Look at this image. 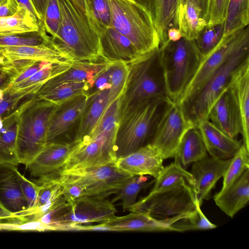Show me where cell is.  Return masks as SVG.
Returning a JSON list of instances; mask_svg holds the SVG:
<instances>
[{
    "mask_svg": "<svg viewBox=\"0 0 249 249\" xmlns=\"http://www.w3.org/2000/svg\"><path fill=\"white\" fill-rule=\"evenodd\" d=\"M3 122L2 117L0 115V129L3 127Z\"/></svg>",
    "mask_w": 249,
    "mask_h": 249,
    "instance_id": "61",
    "label": "cell"
},
{
    "mask_svg": "<svg viewBox=\"0 0 249 249\" xmlns=\"http://www.w3.org/2000/svg\"><path fill=\"white\" fill-rule=\"evenodd\" d=\"M36 181L39 186L37 205L27 218L28 221L37 220L57 204L68 200L56 173L39 178Z\"/></svg>",
    "mask_w": 249,
    "mask_h": 249,
    "instance_id": "26",
    "label": "cell"
},
{
    "mask_svg": "<svg viewBox=\"0 0 249 249\" xmlns=\"http://www.w3.org/2000/svg\"><path fill=\"white\" fill-rule=\"evenodd\" d=\"M249 58V27L240 43L223 64L201 88L180 104L187 119L195 126L201 120H208L211 108L228 88L234 71Z\"/></svg>",
    "mask_w": 249,
    "mask_h": 249,
    "instance_id": "4",
    "label": "cell"
},
{
    "mask_svg": "<svg viewBox=\"0 0 249 249\" xmlns=\"http://www.w3.org/2000/svg\"><path fill=\"white\" fill-rule=\"evenodd\" d=\"M50 63L53 62L39 60L36 61L33 65L16 77L10 86L16 85L30 77Z\"/></svg>",
    "mask_w": 249,
    "mask_h": 249,
    "instance_id": "51",
    "label": "cell"
},
{
    "mask_svg": "<svg viewBox=\"0 0 249 249\" xmlns=\"http://www.w3.org/2000/svg\"><path fill=\"white\" fill-rule=\"evenodd\" d=\"M42 27L37 19L22 7L12 16L0 18V35L38 32Z\"/></svg>",
    "mask_w": 249,
    "mask_h": 249,
    "instance_id": "36",
    "label": "cell"
},
{
    "mask_svg": "<svg viewBox=\"0 0 249 249\" xmlns=\"http://www.w3.org/2000/svg\"><path fill=\"white\" fill-rule=\"evenodd\" d=\"M168 98L161 64L160 47L129 64L122 110L143 102Z\"/></svg>",
    "mask_w": 249,
    "mask_h": 249,
    "instance_id": "7",
    "label": "cell"
},
{
    "mask_svg": "<svg viewBox=\"0 0 249 249\" xmlns=\"http://www.w3.org/2000/svg\"><path fill=\"white\" fill-rule=\"evenodd\" d=\"M108 65L107 67L100 71L95 76L93 86L91 88V91L93 92L90 94L107 88H110V74Z\"/></svg>",
    "mask_w": 249,
    "mask_h": 249,
    "instance_id": "49",
    "label": "cell"
},
{
    "mask_svg": "<svg viewBox=\"0 0 249 249\" xmlns=\"http://www.w3.org/2000/svg\"><path fill=\"white\" fill-rule=\"evenodd\" d=\"M190 216L182 214L166 219H158L145 213L130 212L125 215H115L102 224L108 231H175L172 225Z\"/></svg>",
    "mask_w": 249,
    "mask_h": 249,
    "instance_id": "14",
    "label": "cell"
},
{
    "mask_svg": "<svg viewBox=\"0 0 249 249\" xmlns=\"http://www.w3.org/2000/svg\"><path fill=\"white\" fill-rule=\"evenodd\" d=\"M195 126L211 157L222 160L231 159L242 145L240 141L226 134L209 120H201Z\"/></svg>",
    "mask_w": 249,
    "mask_h": 249,
    "instance_id": "20",
    "label": "cell"
},
{
    "mask_svg": "<svg viewBox=\"0 0 249 249\" xmlns=\"http://www.w3.org/2000/svg\"><path fill=\"white\" fill-rule=\"evenodd\" d=\"M111 26L126 37L142 54L160 46L159 35L149 13L133 0H108Z\"/></svg>",
    "mask_w": 249,
    "mask_h": 249,
    "instance_id": "6",
    "label": "cell"
},
{
    "mask_svg": "<svg viewBox=\"0 0 249 249\" xmlns=\"http://www.w3.org/2000/svg\"><path fill=\"white\" fill-rule=\"evenodd\" d=\"M51 36L47 35L42 27L38 32L0 35V47L9 46H33L51 44Z\"/></svg>",
    "mask_w": 249,
    "mask_h": 249,
    "instance_id": "40",
    "label": "cell"
},
{
    "mask_svg": "<svg viewBox=\"0 0 249 249\" xmlns=\"http://www.w3.org/2000/svg\"><path fill=\"white\" fill-rule=\"evenodd\" d=\"M170 100L155 99L122 110L115 148L117 158L123 157L150 143L158 123Z\"/></svg>",
    "mask_w": 249,
    "mask_h": 249,
    "instance_id": "2",
    "label": "cell"
},
{
    "mask_svg": "<svg viewBox=\"0 0 249 249\" xmlns=\"http://www.w3.org/2000/svg\"><path fill=\"white\" fill-rule=\"evenodd\" d=\"M248 26L234 34L223 36L217 46L204 56L195 74L182 94L179 104L198 91L223 64L240 43Z\"/></svg>",
    "mask_w": 249,
    "mask_h": 249,
    "instance_id": "13",
    "label": "cell"
},
{
    "mask_svg": "<svg viewBox=\"0 0 249 249\" xmlns=\"http://www.w3.org/2000/svg\"><path fill=\"white\" fill-rule=\"evenodd\" d=\"M214 0H208L209 8V13L212 8V5L213 4Z\"/></svg>",
    "mask_w": 249,
    "mask_h": 249,
    "instance_id": "60",
    "label": "cell"
},
{
    "mask_svg": "<svg viewBox=\"0 0 249 249\" xmlns=\"http://www.w3.org/2000/svg\"><path fill=\"white\" fill-rule=\"evenodd\" d=\"M0 55L10 60L31 59L57 63H72L54 47L53 43L33 46L0 47Z\"/></svg>",
    "mask_w": 249,
    "mask_h": 249,
    "instance_id": "27",
    "label": "cell"
},
{
    "mask_svg": "<svg viewBox=\"0 0 249 249\" xmlns=\"http://www.w3.org/2000/svg\"><path fill=\"white\" fill-rule=\"evenodd\" d=\"M207 156L201 135L196 126L183 135L173 158L174 161L186 169L191 164Z\"/></svg>",
    "mask_w": 249,
    "mask_h": 249,
    "instance_id": "31",
    "label": "cell"
},
{
    "mask_svg": "<svg viewBox=\"0 0 249 249\" xmlns=\"http://www.w3.org/2000/svg\"><path fill=\"white\" fill-rule=\"evenodd\" d=\"M193 126L180 104L170 101L157 124L150 143L163 160L173 158L183 135Z\"/></svg>",
    "mask_w": 249,
    "mask_h": 249,
    "instance_id": "11",
    "label": "cell"
},
{
    "mask_svg": "<svg viewBox=\"0 0 249 249\" xmlns=\"http://www.w3.org/2000/svg\"><path fill=\"white\" fill-rule=\"evenodd\" d=\"M208 120L232 138L242 133V122L238 107L228 88L213 105Z\"/></svg>",
    "mask_w": 249,
    "mask_h": 249,
    "instance_id": "17",
    "label": "cell"
},
{
    "mask_svg": "<svg viewBox=\"0 0 249 249\" xmlns=\"http://www.w3.org/2000/svg\"><path fill=\"white\" fill-rule=\"evenodd\" d=\"M196 2L200 7L203 17L208 22L209 8L208 0H193Z\"/></svg>",
    "mask_w": 249,
    "mask_h": 249,
    "instance_id": "57",
    "label": "cell"
},
{
    "mask_svg": "<svg viewBox=\"0 0 249 249\" xmlns=\"http://www.w3.org/2000/svg\"><path fill=\"white\" fill-rule=\"evenodd\" d=\"M167 35L168 40L174 42L177 41L182 37L179 30L174 27L168 30Z\"/></svg>",
    "mask_w": 249,
    "mask_h": 249,
    "instance_id": "58",
    "label": "cell"
},
{
    "mask_svg": "<svg viewBox=\"0 0 249 249\" xmlns=\"http://www.w3.org/2000/svg\"><path fill=\"white\" fill-rule=\"evenodd\" d=\"M20 224L21 220L17 213L10 210L0 197V223Z\"/></svg>",
    "mask_w": 249,
    "mask_h": 249,
    "instance_id": "52",
    "label": "cell"
},
{
    "mask_svg": "<svg viewBox=\"0 0 249 249\" xmlns=\"http://www.w3.org/2000/svg\"><path fill=\"white\" fill-rule=\"evenodd\" d=\"M61 183L76 188L79 197L116 194L132 176L120 169L115 162L82 169L60 170L56 173Z\"/></svg>",
    "mask_w": 249,
    "mask_h": 249,
    "instance_id": "8",
    "label": "cell"
},
{
    "mask_svg": "<svg viewBox=\"0 0 249 249\" xmlns=\"http://www.w3.org/2000/svg\"><path fill=\"white\" fill-rule=\"evenodd\" d=\"M60 21L54 47L71 62L101 60L100 36L71 0H58Z\"/></svg>",
    "mask_w": 249,
    "mask_h": 249,
    "instance_id": "1",
    "label": "cell"
},
{
    "mask_svg": "<svg viewBox=\"0 0 249 249\" xmlns=\"http://www.w3.org/2000/svg\"><path fill=\"white\" fill-rule=\"evenodd\" d=\"M89 89L90 84L87 82L65 83L47 91L36 93L33 97L36 100L60 106L78 96L88 93Z\"/></svg>",
    "mask_w": 249,
    "mask_h": 249,
    "instance_id": "35",
    "label": "cell"
},
{
    "mask_svg": "<svg viewBox=\"0 0 249 249\" xmlns=\"http://www.w3.org/2000/svg\"><path fill=\"white\" fill-rule=\"evenodd\" d=\"M249 23V0H230L223 36L239 31Z\"/></svg>",
    "mask_w": 249,
    "mask_h": 249,
    "instance_id": "38",
    "label": "cell"
},
{
    "mask_svg": "<svg viewBox=\"0 0 249 249\" xmlns=\"http://www.w3.org/2000/svg\"><path fill=\"white\" fill-rule=\"evenodd\" d=\"M76 142L47 143L42 151L28 166L30 175L41 178L57 173L63 166Z\"/></svg>",
    "mask_w": 249,
    "mask_h": 249,
    "instance_id": "19",
    "label": "cell"
},
{
    "mask_svg": "<svg viewBox=\"0 0 249 249\" xmlns=\"http://www.w3.org/2000/svg\"><path fill=\"white\" fill-rule=\"evenodd\" d=\"M32 97L19 106L17 152L19 164L27 167L47 144L50 120L59 106Z\"/></svg>",
    "mask_w": 249,
    "mask_h": 249,
    "instance_id": "3",
    "label": "cell"
},
{
    "mask_svg": "<svg viewBox=\"0 0 249 249\" xmlns=\"http://www.w3.org/2000/svg\"><path fill=\"white\" fill-rule=\"evenodd\" d=\"M19 108L2 118L0 129V165L17 166L19 163L17 152V136Z\"/></svg>",
    "mask_w": 249,
    "mask_h": 249,
    "instance_id": "30",
    "label": "cell"
},
{
    "mask_svg": "<svg viewBox=\"0 0 249 249\" xmlns=\"http://www.w3.org/2000/svg\"><path fill=\"white\" fill-rule=\"evenodd\" d=\"M144 8L150 14L151 0H133Z\"/></svg>",
    "mask_w": 249,
    "mask_h": 249,
    "instance_id": "59",
    "label": "cell"
},
{
    "mask_svg": "<svg viewBox=\"0 0 249 249\" xmlns=\"http://www.w3.org/2000/svg\"><path fill=\"white\" fill-rule=\"evenodd\" d=\"M72 64L50 63L30 77L16 85L10 86L6 91L10 93L28 92L35 95L45 83L67 71Z\"/></svg>",
    "mask_w": 249,
    "mask_h": 249,
    "instance_id": "33",
    "label": "cell"
},
{
    "mask_svg": "<svg viewBox=\"0 0 249 249\" xmlns=\"http://www.w3.org/2000/svg\"><path fill=\"white\" fill-rule=\"evenodd\" d=\"M77 8L86 17L93 29L99 34V27L88 0H71Z\"/></svg>",
    "mask_w": 249,
    "mask_h": 249,
    "instance_id": "50",
    "label": "cell"
},
{
    "mask_svg": "<svg viewBox=\"0 0 249 249\" xmlns=\"http://www.w3.org/2000/svg\"><path fill=\"white\" fill-rule=\"evenodd\" d=\"M99 36L101 57L108 63L130 64L144 55L126 37L111 26L101 31Z\"/></svg>",
    "mask_w": 249,
    "mask_h": 249,
    "instance_id": "18",
    "label": "cell"
},
{
    "mask_svg": "<svg viewBox=\"0 0 249 249\" xmlns=\"http://www.w3.org/2000/svg\"><path fill=\"white\" fill-rule=\"evenodd\" d=\"M149 177L135 176L130 178L115 194L116 195L112 202L120 200L123 210H128L136 203L140 192L154 183L155 178L149 181Z\"/></svg>",
    "mask_w": 249,
    "mask_h": 249,
    "instance_id": "39",
    "label": "cell"
},
{
    "mask_svg": "<svg viewBox=\"0 0 249 249\" xmlns=\"http://www.w3.org/2000/svg\"></svg>",
    "mask_w": 249,
    "mask_h": 249,
    "instance_id": "62",
    "label": "cell"
},
{
    "mask_svg": "<svg viewBox=\"0 0 249 249\" xmlns=\"http://www.w3.org/2000/svg\"><path fill=\"white\" fill-rule=\"evenodd\" d=\"M13 80V76L0 68V90H6Z\"/></svg>",
    "mask_w": 249,
    "mask_h": 249,
    "instance_id": "55",
    "label": "cell"
},
{
    "mask_svg": "<svg viewBox=\"0 0 249 249\" xmlns=\"http://www.w3.org/2000/svg\"><path fill=\"white\" fill-rule=\"evenodd\" d=\"M230 0H214L207 25L223 24L226 20Z\"/></svg>",
    "mask_w": 249,
    "mask_h": 249,
    "instance_id": "48",
    "label": "cell"
},
{
    "mask_svg": "<svg viewBox=\"0 0 249 249\" xmlns=\"http://www.w3.org/2000/svg\"><path fill=\"white\" fill-rule=\"evenodd\" d=\"M17 173L21 192L27 205V209L18 215L26 221L31 213L36 208L39 186L35 182H32L26 178L18 170Z\"/></svg>",
    "mask_w": 249,
    "mask_h": 249,
    "instance_id": "44",
    "label": "cell"
},
{
    "mask_svg": "<svg viewBox=\"0 0 249 249\" xmlns=\"http://www.w3.org/2000/svg\"><path fill=\"white\" fill-rule=\"evenodd\" d=\"M231 159L222 160L206 156L192 163L190 172L195 179V190L200 206L204 200L210 198L211 190L223 177Z\"/></svg>",
    "mask_w": 249,
    "mask_h": 249,
    "instance_id": "16",
    "label": "cell"
},
{
    "mask_svg": "<svg viewBox=\"0 0 249 249\" xmlns=\"http://www.w3.org/2000/svg\"><path fill=\"white\" fill-rule=\"evenodd\" d=\"M60 21L58 0H47L42 26L52 37L55 36Z\"/></svg>",
    "mask_w": 249,
    "mask_h": 249,
    "instance_id": "46",
    "label": "cell"
},
{
    "mask_svg": "<svg viewBox=\"0 0 249 249\" xmlns=\"http://www.w3.org/2000/svg\"><path fill=\"white\" fill-rule=\"evenodd\" d=\"M89 99L88 93L78 96L66 102L59 108L52 117L48 126L47 143L65 133L69 127L80 117Z\"/></svg>",
    "mask_w": 249,
    "mask_h": 249,
    "instance_id": "22",
    "label": "cell"
},
{
    "mask_svg": "<svg viewBox=\"0 0 249 249\" xmlns=\"http://www.w3.org/2000/svg\"><path fill=\"white\" fill-rule=\"evenodd\" d=\"M99 27V33L111 26V11L108 0H88Z\"/></svg>",
    "mask_w": 249,
    "mask_h": 249,
    "instance_id": "47",
    "label": "cell"
},
{
    "mask_svg": "<svg viewBox=\"0 0 249 249\" xmlns=\"http://www.w3.org/2000/svg\"><path fill=\"white\" fill-rule=\"evenodd\" d=\"M108 63L103 58L97 62H73L69 70L47 81L36 93L44 92L69 82H87L90 84L89 90L93 86L95 76Z\"/></svg>",
    "mask_w": 249,
    "mask_h": 249,
    "instance_id": "24",
    "label": "cell"
},
{
    "mask_svg": "<svg viewBox=\"0 0 249 249\" xmlns=\"http://www.w3.org/2000/svg\"><path fill=\"white\" fill-rule=\"evenodd\" d=\"M224 23L207 25L194 40L200 53L205 56L213 51L223 37Z\"/></svg>",
    "mask_w": 249,
    "mask_h": 249,
    "instance_id": "42",
    "label": "cell"
},
{
    "mask_svg": "<svg viewBox=\"0 0 249 249\" xmlns=\"http://www.w3.org/2000/svg\"><path fill=\"white\" fill-rule=\"evenodd\" d=\"M249 168V151L242 144L239 150L231 158L230 163L224 174L221 190L232 184L247 169Z\"/></svg>",
    "mask_w": 249,
    "mask_h": 249,
    "instance_id": "43",
    "label": "cell"
},
{
    "mask_svg": "<svg viewBox=\"0 0 249 249\" xmlns=\"http://www.w3.org/2000/svg\"><path fill=\"white\" fill-rule=\"evenodd\" d=\"M115 142L104 134L76 142L61 170L90 168L115 162Z\"/></svg>",
    "mask_w": 249,
    "mask_h": 249,
    "instance_id": "12",
    "label": "cell"
},
{
    "mask_svg": "<svg viewBox=\"0 0 249 249\" xmlns=\"http://www.w3.org/2000/svg\"><path fill=\"white\" fill-rule=\"evenodd\" d=\"M17 1L21 7H23L27 11H28L33 17L36 18L37 20L39 21L37 14L32 4L31 0H17Z\"/></svg>",
    "mask_w": 249,
    "mask_h": 249,
    "instance_id": "56",
    "label": "cell"
},
{
    "mask_svg": "<svg viewBox=\"0 0 249 249\" xmlns=\"http://www.w3.org/2000/svg\"><path fill=\"white\" fill-rule=\"evenodd\" d=\"M105 197L85 196L75 199L52 221L48 230H73L76 225L107 222L115 216L117 210Z\"/></svg>",
    "mask_w": 249,
    "mask_h": 249,
    "instance_id": "10",
    "label": "cell"
},
{
    "mask_svg": "<svg viewBox=\"0 0 249 249\" xmlns=\"http://www.w3.org/2000/svg\"><path fill=\"white\" fill-rule=\"evenodd\" d=\"M123 96L124 95L117 98L106 108L91 132L82 140H93L99 135L104 134L116 141L121 115Z\"/></svg>",
    "mask_w": 249,
    "mask_h": 249,
    "instance_id": "34",
    "label": "cell"
},
{
    "mask_svg": "<svg viewBox=\"0 0 249 249\" xmlns=\"http://www.w3.org/2000/svg\"><path fill=\"white\" fill-rule=\"evenodd\" d=\"M20 7L17 0H0V18L14 15Z\"/></svg>",
    "mask_w": 249,
    "mask_h": 249,
    "instance_id": "53",
    "label": "cell"
},
{
    "mask_svg": "<svg viewBox=\"0 0 249 249\" xmlns=\"http://www.w3.org/2000/svg\"><path fill=\"white\" fill-rule=\"evenodd\" d=\"M213 200L220 210L231 218L245 207L249 200V168L230 186L215 194Z\"/></svg>",
    "mask_w": 249,
    "mask_h": 249,
    "instance_id": "23",
    "label": "cell"
},
{
    "mask_svg": "<svg viewBox=\"0 0 249 249\" xmlns=\"http://www.w3.org/2000/svg\"><path fill=\"white\" fill-rule=\"evenodd\" d=\"M200 7L193 0H185L178 16V29L182 37L194 40L207 25Z\"/></svg>",
    "mask_w": 249,
    "mask_h": 249,
    "instance_id": "32",
    "label": "cell"
},
{
    "mask_svg": "<svg viewBox=\"0 0 249 249\" xmlns=\"http://www.w3.org/2000/svg\"><path fill=\"white\" fill-rule=\"evenodd\" d=\"M110 88L89 94L87 105L80 116V124L73 141L79 142L93 130L107 107Z\"/></svg>",
    "mask_w": 249,
    "mask_h": 249,
    "instance_id": "29",
    "label": "cell"
},
{
    "mask_svg": "<svg viewBox=\"0 0 249 249\" xmlns=\"http://www.w3.org/2000/svg\"><path fill=\"white\" fill-rule=\"evenodd\" d=\"M228 88L240 110L242 122V144L249 151V58L233 72Z\"/></svg>",
    "mask_w": 249,
    "mask_h": 249,
    "instance_id": "21",
    "label": "cell"
},
{
    "mask_svg": "<svg viewBox=\"0 0 249 249\" xmlns=\"http://www.w3.org/2000/svg\"><path fill=\"white\" fill-rule=\"evenodd\" d=\"M199 206L195 189L184 182L169 189L150 192L136 202L128 211L145 213L156 219H166L178 215H194Z\"/></svg>",
    "mask_w": 249,
    "mask_h": 249,
    "instance_id": "9",
    "label": "cell"
},
{
    "mask_svg": "<svg viewBox=\"0 0 249 249\" xmlns=\"http://www.w3.org/2000/svg\"><path fill=\"white\" fill-rule=\"evenodd\" d=\"M163 160L159 151L148 143L127 156L117 158L115 163L132 176H148L156 179L164 168Z\"/></svg>",
    "mask_w": 249,
    "mask_h": 249,
    "instance_id": "15",
    "label": "cell"
},
{
    "mask_svg": "<svg viewBox=\"0 0 249 249\" xmlns=\"http://www.w3.org/2000/svg\"><path fill=\"white\" fill-rule=\"evenodd\" d=\"M185 0H151L150 14L159 35L160 45L168 40L167 31L178 28V16Z\"/></svg>",
    "mask_w": 249,
    "mask_h": 249,
    "instance_id": "25",
    "label": "cell"
},
{
    "mask_svg": "<svg viewBox=\"0 0 249 249\" xmlns=\"http://www.w3.org/2000/svg\"><path fill=\"white\" fill-rule=\"evenodd\" d=\"M160 59L167 95L179 103L184 91L195 74L204 56L194 40L183 37L160 45Z\"/></svg>",
    "mask_w": 249,
    "mask_h": 249,
    "instance_id": "5",
    "label": "cell"
},
{
    "mask_svg": "<svg viewBox=\"0 0 249 249\" xmlns=\"http://www.w3.org/2000/svg\"><path fill=\"white\" fill-rule=\"evenodd\" d=\"M16 166L0 165V195L6 204L17 214L27 208L18 180Z\"/></svg>",
    "mask_w": 249,
    "mask_h": 249,
    "instance_id": "28",
    "label": "cell"
},
{
    "mask_svg": "<svg viewBox=\"0 0 249 249\" xmlns=\"http://www.w3.org/2000/svg\"><path fill=\"white\" fill-rule=\"evenodd\" d=\"M108 68L110 87L107 107L124 94L129 72V64L122 62H111L109 63Z\"/></svg>",
    "mask_w": 249,
    "mask_h": 249,
    "instance_id": "41",
    "label": "cell"
},
{
    "mask_svg": "<svg viewBox=\"0 0 249 249\" xmlns=\"http://www.w3.org/2000/svg\"><path fill=\"white\" fill-rule=\"evenodd\" d=\"M184 182L190 184L195 190V181L191 172L174 161L164 167L160 175L155 179L151 192L169 189Z\"/></svg>",
    "mask_w": 249,
    "mask_h": 249,
    "instance_id": "37",
    "label": "cell"
},
{
    "mask_svg": "<svg viewBox=\"0 0 249 249\" xmlns=\"http://www.w3.org/2000/svg\"><path fill=\"white\" fill-rule=\"evenodd\" d=\"M175 231L184 232L190 230H207L216 228L205 216L200 209L197 207L196 213L193 215L180 219L172 225Z\"/></svg>",
    "mask_w": 249,
    "mask_h": 249,
    "instance_id": "45",
    "label": "cell"
},
{
    "mask_svg": "<svg viewBox=\"0 0 249 249\" xmlns=\"http://www.w3.org/2000/svg\"><path fill=\"white\" fill-rule=\"evenodd\" d=\"M37 14L40 24L42 26L47 0H31Z\"/></svg>",
    "mask_w": 249,
    "mask_h": 249,
    "instance_id": "54",
    "label": "cell"
}]
</instances>
